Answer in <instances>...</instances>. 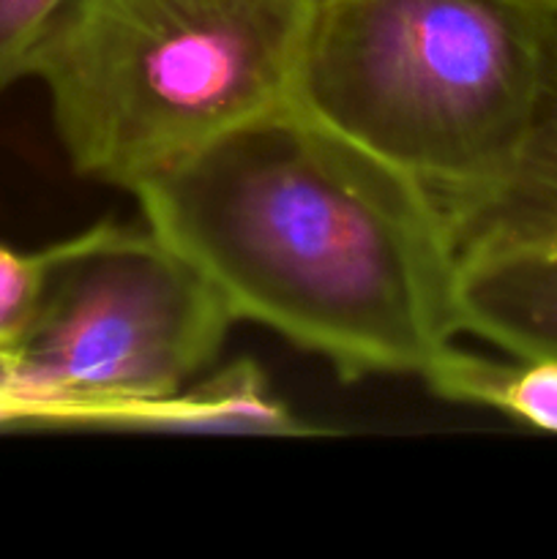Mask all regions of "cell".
Wrapping results in <instances>:
<instances>
[{
  "label": "cell",
  "mask_w": 557,
  "mask_h": 559,
  "mask_svg": "<svg viewBox=\"0 0 557 559\" xmlns=\"http://www.w3.org/2000/svg\"><path fill=\"white\" fill-rule=\"evenodd\" d=\"M331 0H69L33 76L82 178L131 191L240 123L293 104Z\"/></svg>",
  "instance_id": "3957f363"
},
{
  "label": "cell",
  "mask_w": 557,
  "mask_h": 559,
  "mask_svg": "<svg viewBox=\"0 0 557 559\" xmlns=\"http://www.w3.org/2000/svg\"><path fill=\"white\" fill-rule=\"evenodd\" d=\"M459 333L522 360H557V251H486L459 260Z\"/></svg>",
  "instance_id": "8992f818"
},
{
  "label": "cell",
  "mask_w": 557,
  "mask_h": 559,
  "mask_svg": "<svg viewBox=\"0 0 557 559\" xmlns=\"http://www.w3.org/2000/svg\"><path fill=\"white\" fill-rule=\"evenodd\" d=\"M557 52L524 0H331L293 102L431 197L491 183L522 147Z\"/></svg>",
  "instance_id": "7a4b0ae2"
},
{
  "label": "cell",
  "mask_w": 557,
  "mask_h": 559,
  "mask_svg": "<svg viewBox=\"0 0 557 559\" xmlns=\"http://www.w3.org/2000/svg\"><path fill=\"white\" fill-rule=\"evenodd\" d=\"M49 251L0 243V358L16 360L42 309Z\"/></svg>",
  "instance_id": "9c48e42d"
},
{
  "label": "cell",
  "mask_w": 557,
  "mask_h": 559,
  "mask_svg": "<svg viewBox=\"0 0 557 559\" xmlns=\"http://www.w3.org/2000/svg\"><path fill=\"white\" fill-rule=\"evenodd\" d=\"M424 380L446 402L497 409L517 424L557 435V360L500 364L451 344Z\"/></svg>",
  "instance_id": "52a82bcc"
},
{
  "label": "cell",
  "mask_w": 557,
  "mask_h": 559,
  "mask_svg": "<svg viewBox=\"0 0 557 559\" xmlns=\"http://www.w3.org/2000/svg\"><path fill=\"white\" fill-rule=\"evenodd\" d=\"M131 194L235 322L320 355L342 380L424 377L459 336V257L431 191L295 102Z\"/></svg>",
  "instance_id": "6da1fadb"
},
{
  "label": "cell",
  "mask_w": 557,
  "mask_h": 559,
  "mask_svg": "<svg viewBox=\"0 0 557 559\" xmlns=\"http://www.w3.org/2000/svg\"><path fill=\"white\" fill-rule=\"evenodd\" d=\"M20 374L49 426L164 429L167 402L213 369L235 317L205 273L145 222L49 246Z\"/></svg>",
  "instance_id": "277c9868"
},
{
  "label": "cell",
  "mask_w": 557,
  "mask_h": 559,
  "mask_svg": "<svg viewBox=\"0 0 557 559\" xmlns=\"http://www.w3.org/2000/svg\"><path fill=\"white\" fill-rule=\"evenodd\" d=\"M459 260L486 251H557V52L538 112L491 183L435 197Z\"/></svg>",
  "instance_id": "5b68a950"
},
{
  "label": "cell",
  "mask_w": 557,
  "mask_h": 559,
  "mask_svg": "<svg viewBox=\"0 0 557 559\" xmlns=\"http://www.w3.org/2000/svg\"><path fill=\"white\" fill-rule=\"evenodd\" d=\"M167 431L224 435H298L300 424L268 388L251 360L208 369L167 402Z\"/></svg>",
  "instance_id": "ba28073f"
},
{
  "label": "cell",
  "mask_w": 557,
  "mask_h": 559,
  "mask_svg": "<svg viewBox=\"0 0 557 559\" xmlns=\"http://www.w3.org/2000/svg\"><path fill=\"white\" fill-rule=\"evenodd\" d=\"M69 0H0V93L33 76L38 47Z\"/></svg>",
  "instance_id": "30bf717a"
},
{
  "label": "cell",
  "mask_w": 557,
  "mask_h": 559,
  "mask_svg": "<svg viewBox=\"0 0 557 559\" xmlns=\"http://www.w3.org/2000/svg\"><path fill=\"white\" fill-rule=\"evenodd\" d=\"M524 3H533V5H541V9L557 11V0H524Z\"/></svg>",
  "instance_id": "7c38bea8"
},
{
  "label": "cell",
  "mask_w": 557,
  "mask_h": 559,
  "mask_svg": "<svg viewBox=\"0 0 557 559\" xmlns=\"http://www.w3.org/2000/svg\"><path fill=\"white\" fill-rule=\"evenodd\" d=\"M49 424L47 409L22 380L16 360L0 358V426Z\"/></svg>",
  "instance_id": "8fae6325"
}]
</instances>
